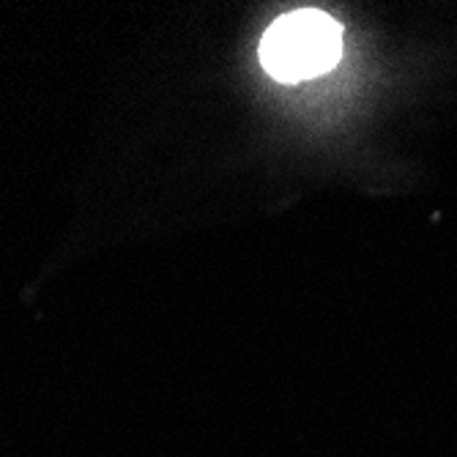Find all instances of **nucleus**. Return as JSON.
<instances>
[{
  "instance_id": "f257e3e1",
  "label": "nucleus",
  "mask_w": 457,
  "mask_h": 457,
  "mask_svg": "<svg viewBox=\"0 0 457 457\" xmlns=\"http://www.w3.org/2000/svg\"><path fill=\"white\" fill-rule=\"evenodd\" d=\"M343 53V28L318 9L279 17L261 41V63L282 82H302L335 69Z\"/></svg>"
}]
</instances>
